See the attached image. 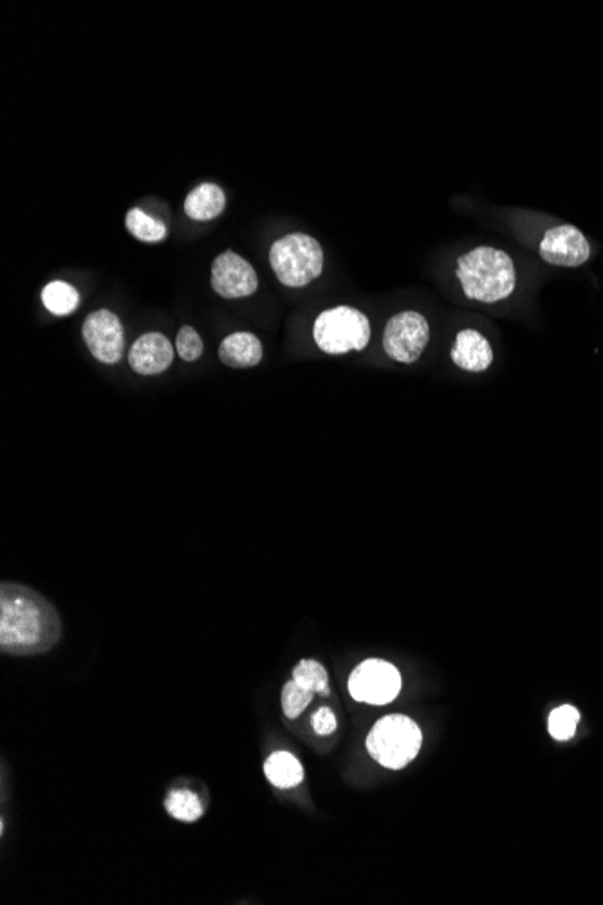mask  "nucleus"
I'll return each mask as SVG.
<instances>
[{"label":"nucleus","mask_w":603,"mask_h":905,"mask_svg":"<svg viewBox=\"0 0 603 905\" xmlns=\"http://www.w3.org/2000/svg\"><path fill=\"white\" fill-rule=\"evenodd\" d=\"M62 624L55 607L37 591L4 582L0 588V649L2 653H47L60 640Z\"/></svg>","instance_id":"obj_1"},{"label":"nucleus","mask_w":603,"mask_h":905,"mask_svg":"<svg viewBox=\"0 0 603 905\" xmlns=\"http://www.w3.org/2000/svg\"><path fill=\"white\" fill-rule=\"evenodd\" d=\"M455 271L464 295L483 304L508 299L517 286L513 259L492 246H479L461 255Z\"/></svg>","instance_id":"obj_2"},{"label":"nucleus","mask_w":603,"mask_h":905,"mask_svg":"<svg viewBox=\"0 0 603 905\" xmlns=\"http://www.w3.org/2000/svg\"><path fill=\"white\" fill-rule=\"evenodd\" d=\"M271 268L288 288H304L324 271V250L315 237L291 234L273 243Z\"/></svg>","instance_id":"obj_3"},{"label":"nucleus","mask_w":603,"mask_h":905,"mask_svg":"<svg viewBox=\"0 0 603 905\" xmlns=\"http://www.w3.org/2000/svg\"><path fill=\"white\" fill-rule=\"evenodd\" d=\"M421 730L403 714L381 718L367 736V750L374 761L390 770H401L414 761L421 748Z\"/></svg>","instance_id":"obj_4"},{"label":"nucleus","mask_w":603,"mask_h":905,"mask_svg":"<svg viewBox=\"0 0 603 905\" xmlns=\"http://www.w3.org/2000/svg\"><path fill=\"white\" fill-rule=\"evenodd\" d=\"M313 338L327 355L363 351L371 342V322L363 311L351 306L325 309L315 320Z\"/></svg>","instance_id":"obj_5"},{"label":"nucleus","mask_w":603,"mask_h":905,"mask_svg":"<svg viewBox=\"0 0 603 905\" xmlns=\"http://www.w3.org/2000/svg\"><path fill=\"white\" fill-rule=\"evenodd\" d=\"M430 342L427 318L418 311H401L383 331V349L399 364H416Z\"/></svg>","instance_id":"obj_6"},{"label":"nucleus","mask_w":603,"mask_h":905,"mask_svg":"<svg viewBox=\"0 0 603 905\" xmlns=\"http://www.w3.org/2000/svg\"><path fill=\"white\" fill-rule=\"evenodd\" d=\"M349 692L354 700L371 705H387L401 692V674L392 663L369 658L354 669L349 678Z\"/></svg>","instance_id":"obj_7"},{"label":"nucleus","mask_w":603,"mask_h":905,"mask_svg":"<svg viewBox=\"0 0 603 905\" xmlns=\"http://www.w3.org/2000/svg\"><path fill=\"white\" fill-rule=\"evenodd\" d=\"M82 336L91 355L102 364L114 365L125 353L123 324L111 309H96L89 313L82 326Z\"/></svg>","instance_id":"obj_8"},{"label":"nucleus","mask_w":603,"mask_h":905,"mask_svg":"<svg viewBox=\"0 0 603 905\" xmlns=\"http://www.w3.org/2000/svg\"><path fill=\"white\" fill-rule=\"evenodd\" d=\"M212 288L223 299H246L259 288V277L250 262L228 250L212 264Z\"/></svg>","instance_id":"obj_9"},{"label":"nucleus","mask_w":603,"mask_h":905,"mask_svg":"<svg viewBox=\"0 0 603 905\" xmlns=\"http://www.w3.org/2000/svg\"><path fill=\"white\" fill-rule=\"evenodd\" d=\"M539 253L551 266L578 268L589 261L591 244L573 224H560L544 234Z\"/></svg>","instance_id":"obj_10"},{"label":"nucleus","mask_w":603,"mask_h":905,"mask_svg":"<svg viewBox=\"0 0 603 905\" xmlns=\"http://www.w3.org/2000/svg\"><path fill=\"white\" fill-rule=\"evenodd\" d=\"M174 346L163 333L141 335L129 351V365L134 373L141 376H156L165 373L174 362Z\"/></svg>","instance_id":"obj_11"},{"label":"nucleus","mask_w":603,"mask_h":905,"mask_svg":"<svg viewBox=\"0 0 603 905\" xmlns=\"http://www.w3.org/2000/svg\"><path fill=\"white\" fill-rule=\"evenodd\" d=\"M450 356L452 362L466 373H484L493 364L492 344L477 329L459 331Z\"/></svg>","instance_id":"obj_12"},{"label":"nucleus","mask_w":603,"mask_h":905,"mask_svg":"<svg viewBox=\"0 0 603 905\" xmlns=\"http://www.w3.org/2000/svg\"><path fill=\"white\" fill-rule=\"evenodd\" d=\"M219 358L226 367L250 369L262 360V344L253 333H233L226 336L219 347Z\"/></svg>","instance_id":"obj_13"},{"label":"nucleus","mask_w":603,"mask_h":905,"mask_svg":"<svg viewBox=\"0 0 603 905\" xmlns=\"http://www.w3.org/2000/svg\"><path fill=\"white\" fill-rule=\"evenodd\" d=\"M226 196L223 188L215 183H203L195 187L185 199V214L194 221H212L223 214Z\"/></svg>","instance_id":"obj_14"},{"label":"nucleus","mask_w":603,"mask_h":905,"mask_svg":"<svg viewBox=\"0 0 603 905\" xmlns=\"http://www.w3.org/2000/svg\"><path fill=\"white\" fill-rule=\"evenodd\" d=\"M264 774L273 786L277 788H295L304 781V768L297 757L289 752H275L264 763Z\"/></svg>","instance_id":"obj_15"},{"label":"nucleus","mask_w":603,"mask_h":905,"mask_svg":"<svg viewBox=\"0 0 603 905\" xmlns=\"http://www.w3.org/2000/svg\"><path fill=\"white\" fill-rule=\"evenodd\" d=\"M42 304L55 317H67L80 306V293L64 280H53L42 290Z\"/></svg>","instance_id":"obj_16"},{"label":"nucleus","mask_w":603,"mask_h":905,"mask_svg":"<svg viewBox=\"0 0 603 905\" xmlns=\"http://www.w3.org/2000/svg\"><path fill=\"white\" fill-rule=\"evenodd\" d=\"M125 228L141 243H159L167 237V226L145 214L141 208L129 210V214L125 215Z\"/></svg>","instance_id":"obj_17"},{"label":"nucleus","mask_w":603,"mask_h":905,"mask_svg":"<svg viewBox=\"0 0 603 905\" xmlns=\"http://www.w3.org/2000/svg\"><path fill=\"white\" fill-rule=\"evenodd\" d=\"M167 812L181 822H195L203 815V804L190 790H174L165 801Z\"/></svg>","instance_id":"obj_18"},{"label":"nucleus","mask_w":603,"mask_h":905,"mask_svg":"<svg viewBox=\"0 0 603 905\" xmlns=\"http://www.w3.org/2000/svg\"><path fill=\"white\" fill-rule=\"evenodd\" d=\"M293 680L315 694H329V676L324 665L316 660H302L298 663L293 671Z\"/></svg>","instance_id":"obj_19"},{"label":"nucleus","mask_w":603,"mask_h":905,"mask_svg":"<svg viewBox=\"0 0 603 905\" xmlns=\"http://www.w3.org/2000/svg\"><path fill=\"white\" fill-rule=\"evenodd\" d=\"M580 712L573 705H562L549 714L548 730L551 738L567 741L576 734Z\"/></svg>","instance_id":"obj_20"},{"label":"nucleus","mask_w":603,"mask_h":905,"mask_svg":"<svg viewBox=\"0 0 603 905\" xmlns=\"http://www.w3.org/2000/svg\"><path fill=\"white\" fill-rule=\"evenodd\" d=\"M313 696H315V692L302 687L295 680L286 683L284 689H282V710H284L286 718H298L306 710L307 705L311 703Z\"/></svg>","instance_id":"obj_21"},{"label":"nucleus","mask_w":603,"mask_h":905,"mask_svg":"<svg viewBox=\"0 0 603 905\" xmlns=\"http://www.w3.org/2000/svg\"><path fill=\"white\" fill-rule=\"evenodd\" d=\"M203 338L192 326H183L179 329L176 338V351L183 362H195L203 355Z\"/></svg>","instance_id":"obj_22"},{"label":"nucleus","mask_w":603,"mask_h":905,"mask_svg":"<svg viewBox=\"0 0 603 905\" xmlns=\"http://www.w3.org/2000/svg\"><path fill=\"white\" fill-rule=\"evenodd\" d=\"M311 725H313V730L318 736L333 734L334 730H336V716H334L333 710L329 709V707H322V709L316 710L313 718H311Z\"/></svg>","instance_id":"obj_23"}]
</instances>
